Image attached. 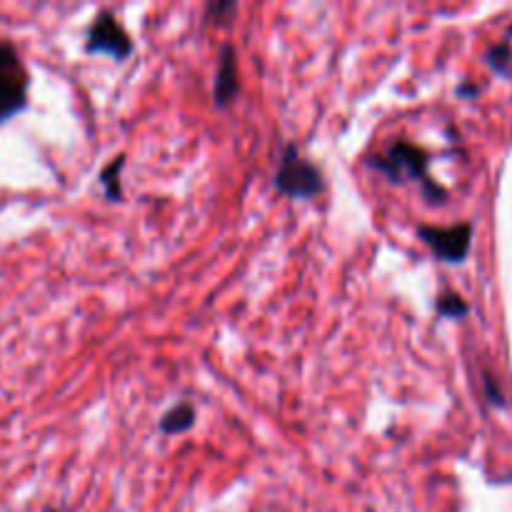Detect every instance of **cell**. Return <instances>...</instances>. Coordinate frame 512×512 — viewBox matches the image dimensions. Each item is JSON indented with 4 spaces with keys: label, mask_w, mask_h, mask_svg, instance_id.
Returning a JSON list of instances; mask_svg holds the SVG:
<instances>
[{
    "label": "cell",
    "mask_w": 512,
    "mask_h": 512,
    "mask_svg": "<svg viewBox=\"0 0 512 512\" xmlns=\"http://www.w3.org/2000/svg\"><path fill=\"white\" fill-rule=\"evenodd\" d=\"M370 168H375L378 173H383L385 178H390L393 183H415L423 185L425 198H430L433 203H443L448 198L445 188H440L433 178H430V158L420 145L410 143V140H395L390 143L383 153L373 155L368 160Z\"/></svg>",
    "instance_id": "cell-1"
},
{
    "label": "cell",
    "mask_w": 512,
    "mask_h": 512,
    "mask_svg": "<svg viewBox=\"0 0 512 512\" xmlns=\"http://www.w3.org/2000/svg\"><path fill=\"white\" fill-rule=\"evenodd\" d=\"M275 188L280 195L295 200H308L315 195L323 193L325 180L323 173L315 163H310L303 153L298 150V145L288 143L280 153L278 170H275Z\"/></svg>",
    "instance_id": "cell-2"
},
{
    "label": "cell",
    "mask_w": 512,
    "mask_h": 512,
    "mask_svg": "<svg viewBox=\"0 0 512 512\" xmlns=\"http://www.w3.org/2000/svg\"><path fill=\"white\" fill-rule=\"evenodd\" d=\"M85 50L98 55H110L113 60H125L133 55L135 45L130 35L125 33L123 23L115 18L110 10H103L93 18L88 28V38H85Z\"/></svg>",
    "instance_id": "cell-3"
},
{
    "label": "cell",
    "mask_w": 512,
    "mask_h": 512,
    "mask_svg": "<svg viewBox=\"0 0 512 512\" xmlns=\"http://www.w3.org/2000/svg\"><path fill=\"white\" fill-rule=\"evenodd\" d=\"M420 240L430 248V253L443 263H463L473 245V225L458 223L450 228H438V225H420Z\"/></svg>",
    "instance_id": "cell-4"
},
{
    "label": "cell",
    "mask_w": 512,
    "mask_h": 512,
    "mask_svg": "<svg viewBox=\"0 0 512 512\" xmlns=\"http://www.w3.org/2000/svg\"><path fill=\"white\" fill-rule=\"evenodd\" d=\"M28 105V75H25L20 55L0 63V125L25 110Z\"/></svg>",
    "instance_id": "cell-5"
},
{
    "label": "cell",
    "mask_w": 512,
    "mask_h": 512,
    "mask_svg": "<svg viewBox=\"0 0 512 512\" xmlns=\"http://www.w3.org/2000/svg\"><path fill=\"white\" fill-rule=\"evenodd\" d=\"M240 83H238V55H235V48L230 43H225L220 48L218 55V73H215V88L213 98L218 108H228L230 103L238 95Z\"/></svg>",
    "instance_id": "cell-6"
},
{
    "label": "cell",
    "mask_w": 512,
    "mask_h": 512,
    "mask_svg": "<svg viewBox=\"0 0 512 512\" xmlns=\"http://www.w3.org/2000/svg\"><path fill=\"white\" fill-rule=\"evenodd\" d=\"M195 420H198V415H195L193 405L180 403V405H175V408H170L168 413L160 418V433L183 435V433H188V430L195 428Z\"/></svg>",
    "instance_id": "cell-7"
},
{
    "label": "cell",
    "mask_w": 512,
    "mask_h": 512,
    "mask_svg": "<svg viewBox=\"0 0 512 512\" xmlns=\"http://www.w3.org/2000/svg\"><path fill=\"white\" fill-rule=\"evenodd\" d=\"M125 168V155H118V158L110 160L103 170H100V185H103L105 195L110 200L123 198V188H120V173Z\"/></svg>",
    "instance_id": "cell-8"
},
{
    "label": "cell",
    "mask_w": 512,
    "mask_h": 512,
    "mask_svg": "<svg viewBox=\"0 0 512 512\" xmlns=\"http://www.w3.org/2000/svg\"><path fill=\"white\" fill-rule=\"evenodd\" d=\"M435 310H438L443 318H455V320L465 318V315L470 313L468 303H465V300L460 298L458 293H443V295H440L438 303H435Z\"/></svg>",
    "instance_id": "cell-9"
},
{
    "label": "cell",
    "mask_w": 512,
    "mask_h": 512,
    "mask_svg": "<svg viewBox=\"0 0 512 512\" xmlns=\"http://www.w3.org/2000/svg\"><path fill=\"white\" fill-rule=\"evenodd\" d=\"M488 65L498 73H508V65H510V45L508 43H500L493 45L488 50Z\"/></svg>",
    "instance_id": "cell-10"
},
{
    "label": "cell",
    "mask_w": 512,
    "mask_h": 512,
    "mask_svg": "<svg viewBox=\"0 0 512 512\" xmlns=\"http://www.w3.org/2000/svg\"><path fill=\"white\" fill-rule=\"evenodd\" d=\"M235 10H238V5L230 3V0H225V3H210L208 5V20H213V23H223L225 15H233Z\"/></svg>",
    "instance_id": "cell-11"
},
{
    "label": "cell",
    "mask_w": 512,
    "mask_h": 512,
    "mask_svg": "<svg viewBox=\"0 0 512 512\" xmlns=\"http://www.w3.org/2000/svg\"><path fill=\"white\" fill-rule=\"evenodd\" d=\"M485 390H488V395H490V403H495V405H503V395H500V390H495V380L490 378H485Z\"/></svg>",
    "instance_id": "cell-12"
},
{
    "label": "cell",
    "mask_w": 512,
    "mask_h": 512,
    "mask_svg": "<svg viewBox=\"0 0 512 512\" xmlns=\"http://www.w3.org/2000/svg\"><path fill=\"white\" fill-rule=\"evenodd\" d=\"M15 53H18V50H15L13 43H5V40H0V63L8 58H13Z\"/></svg>",
    "instance_id": "cell-13"
}]
</instances>
